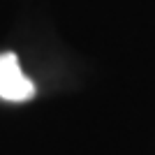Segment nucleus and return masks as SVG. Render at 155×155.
I'll list each match as a JSON object with an SVG mask.
<instances>
[{
  "label": "nucleus",
  "mask_w": 155,
  "mask_h": 155,
  "mask_svg": "<svg viewBox=\"0 0 155 155\" xmlns=\"http://www.w3.org/2000/svg\"><path fill=\"white\" fill-rule=\"evenodd\" d=\"M35 97L32 81L21 72L14 53H0V100L7 102H28Z\"/></svg>",
  "instance_id": "f257e3e1"
}]
</instances>
